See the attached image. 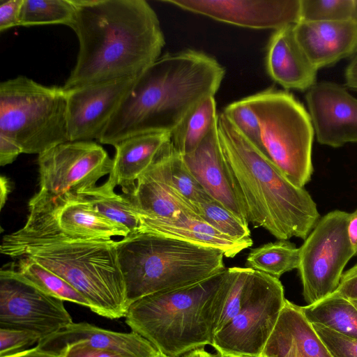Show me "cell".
<instances>
[{"mask_svg":"<svg viewBox=\"0 0 357 357\" xmlns=\"http://www.w3.org/2000/svg\"><path fill=\"white\" fill-rule=\"evenodd\" d=\"M234 268V280L219 320L216 333L221 330L238 314L242 306L245 284L252 268L248 267Z\"/></svg>","mask_w":357,"mask_h":357,"instance_id":"e575fe53","label":"cell"},{"mask_svg":"<svg viewBox=\"0 0 357 357\" xmlns=\"http://www.w3.org/2000/svg\"><path fill=\"white\" fill-rule=\"evenodd\" d=\"M234 273L227 268L195 284L142 297L128 305L126 323L168 357L211 345Z\"/></svg>","mask_w":357,"mask_h":357,"instance_id":"5b68a950","label":"cell"},{"mask_svg":"<svg viewBox=\"0 0 357 357\" xmlns=\"http://www.w3.org/2000/svg\"><path fill=\"white\" fill-rule=\"evenodd\" d=\"M345 83L348 87L357 91V53L346 69Z\"/></svg>","mask_w":357,"mask_h":357,"instance_id":"ee69618b","label":"cell"},{"mask_svg":"<svg viewBox=\"0 0 357 357\" xmlns=\"http://www.w3.org/2000/svg\"><path fill=\"white\" fill-rule=\"evenodd\" d=\"M6 357H64V353L58 354L48 351L36 346L33 348L28 349Z\"/></svg>","mask_w":357,"mask_h":357,"instance_id":"7bdbcfd3","label":"cell"},{"mask_svg":"<svg viewBox=\"0 0 357 357\" xmlns=\"http://www.w3.org/2000/svg\"><path fill=\"white\" fill-rule=\"evenodd\" d=\"M357 24V0H301V20Z\"/></svg>","mask_w":357,"mask_h":357,"instance_id":"1f68e13d","label":"cell"},{"mask_svg":"<svg viewBox=\"0 0 357 357\" xmlns=\"http://www.w3.org/2000/svg\"><path fill=\"white\" fill-rule=\"evenodd\" d=\"M48 209L58 227L63 233L84 238H111L125 237L129 231L98 211L85 197L72 199L59 206L29 203Z\"/></svg>","mask_w":357,"mask_h":357,"instance_id":"cb8c5ba5","label":"cell"},{"mask_svg":"<svg viewBox=\"0 0 357 357\" xmlns=\"http://www.w3.org/2000/svg\"><path fill=\"white\" fill-rule=\"evenodd\" d=\"M128 305L146 296L195 284L225 270L216 249L138 232L117 241Z\"/></svg>","mask_w":357,"mask_h":357,"instance_id":"8992f818","label":"cell"},{"mask_svg":"<svg viewBox=\"0 0 357 357\" xmlns=\"http://www.w3.org/2000/svg\"><path fill=\"white\" fill-rule=\"evenodd\" d=\"M182 156L190 172L208 195L246 221L227 174L217 124L193 151Z\"/></svg>","mask_w":357,"mask_h":357,"instance_id":"44dd1931","label":"cell"},{"mask_svg":"<svg viewBox=\"0 0 357 357\" xmlns=\"http://www.w3.org/2000/svg\"><path fill=\"white\" fill-rule=\"evenodd\" d=\"M112 167L107 183L121 185L126 193L135 186L138 178L172 147L171 133L150 132L126 139L116 145Z\"/></svg>","mask_w":357,"mask_h":357,"instance_id":"ffe728a7","label":"cell"},{"mask_svg":"<svg viewBox=\"0 0 357 357\" xmlns=\"http://www.w3.org/2000/svg\"><path fill=\"white\" fill-rule=\"evenodd\" d=\"M305 99L319 143L337 148L357 142V98L335 83L321 82Z\"/></svg>","mask_w":357,"mask_h":357,"instance_id":"9a60e30c","label":"cell"},{"mask_svg":"<svg viewBox=\"0 0 357 357\" xmlns=\"http://www.w3.org/2000/svg\"><path fill=\"white\" fill-rule=\"evenodd\" d=\"M222 113L245 138L266 155L259 120L247 97L228 105Z\"/></svg>","mask_w":357,"mask_h":357,"instance_id":"836d02e7","label":"cell"},{"mask_svg":"<svg viewBox=\"0 0 357 357\" xmlns=\"http://www.w3.org/2000/svg\"><path fill=\"white\" fill-rule=\"evenodd\" d=\"M195 205L200 218L221 233L235 239L250 237L248 222L213 199Z\"/></svg>","mask_w":357,"mask_h":357,"instance_id":"d6a6232c","label":"cell"},{"mask_svg":"<svg viewBox=\"0 0 357 357\" xmlns=\"http://www.w3.org/2000/svg\"><path fill=\"white\" fill-rule=\"evenodd\" d=\"M349 218L343 211L328 213L299 248L298 270L307 305L336 291L346 264L354 256L347 234Z\"/></svg>","mask_w":357,"mask_h":357,"instance_id":"8fae6325","label":"cell"},{"mask_svg":"<svg viewBox=\"0 0 357 357\" xmlns=\"http://www.w3.org/2000/svg\"><path fill=\"white\" fill-rule=\"evenodd\" d=\"M72 323L63 301L45 292L11 266L1 269L0 328L31 331L44 338Z\"/></svg>","mask_w":357,"mask_h":357,"instance_id":"7c38bea8","label":"cell"},{"mask_svg":"<svg viewBox=\"0 0 357 357\" xmlns=\"http://www.w3.org/2000/svg\"><path fill=\"white\" fill-rule=\"evenodd\" d=\"M154 357H168V356H167L164 354L159 351V353L157 355H155Z\"/></svg>","mask_w":357,"mask_h":357,"instance_id":"7dc6e473","label":"cell"},{"mask_svg":"<svg viewBox=\"0 0 357 357\" xmlns=\"http://www.w3.org/2000/svg\"><path fill=\"white\" fill-rule=\"evenodd\" d=\"M40 190L29 202L59 206L84 197L109 174L112 160L92 141H69L38 155Z\"/></svg>","mask_w":357,"mask_h":357,"instance_id":"30bf717a","label":"cell"},{"mask_svg":"<svg viewBox=\"0 0 357 357\" xmlns=\"http://www.w3.org/2000/svg\"><path fill=\"white\" fill-rule=\"evenodd\" d=\"M29 207L26 224L3 237L1 252L14 259L28 257L55 273L88 301L93 312L112 319L125 317L128 303L117 241L69 236L48 209Z\"/></svg>","mask_w":357,"mask_h":357,"instance_id":"7a4b0ae2","label":"cell"},{"mask_svg":"<svg viewBox=\"0 0 357 357\" xmlns=\"http://www.w3.org/2000/svg\"><path fill=\"white\" fill-rule=\"evenodd\" d=\"M215 96H209L195 106L171 132L174 150L181 155L193 151L217 124Z\"/></svg>","mask_w":357,"mask_h":357,"instance_id":"484cf974","label":"cell"},{"mask_svg":"<svg viewBox=\"0 0 357 357\" xmlns=\"http://www.w3.org/2000/svg\"><path fill=\"white\" fill-rule=\"evenodd\" d=\"M179 357H215V355L206 351L204 347H201L187 352Z\"/></svg>","mask_w":357,"mask_h":357,"instance_id":"bcb514c9","label":"cell"},{"mask_svg":"<svg viewBox=\"0 0 357 357\" xmlns=\"http://www.w3.org/2000/svg\"><path fill=\"white\" fill-rule=\"evenodd\" d=\"M24 0L0 1V31L20 26V16Z\"/></svg>","mask_w":357,"mask_h":357,"instance_id":"74e56055","label":"cell"},{"mask_svg":"<svg viewBox=\"0 0 357 357\" xmlns=\"http://www.w3.org/2000/svg\"><path fill=\"white\" fill-rule=\"evenodd\" d=\"M75 12L73 0H24L20 26L65 24L69 26Z\"/></svg>","mask_w":357,"mask_h":357,"instance_id":"4dcf8cb0","label":"cell"},{"mask_svg":"<svg viewBox=\"0 0 357 357\" xmlns=\"http://www.w3.org/2000/svg\"><path fill=\"white\" fill-rule=\"evenodd\" d=\"M38 333L22 329L0 328V357H6L38 344L42 339Z\"/></svg>","mask_w":357,"mask_h":357,"instance_id":"d590c367","label":"cell"},{"mask_svg":"<svg viewBox=\"0 0 357 357\" xmlns=\"http://www.w3.org/2000/svg\"><path fill=\"white\" fill-rule=\"evenodd\" d=\"M84 197L104 216L126 227L129 234L140 231L139 215L129 199L115 193L107 182L86 192Z\"/></svg>","mask_w":357,"mask_h":357,"instance_id":"f1b7e54d","label":"cell"},{"mask_svg":"<svg viewBox=\"0 0 357 357\" xmlns=\"http://www.w3.org/2000/svg\"><path fill=\"white\" fill-rule=\"evenodd\" d=\"M10 192L9 181L6 177L1 176L0 178V205L2 209L6 204L8 194Z\"/></svg>","mask_w":357,"mask_h":357,"instance_id":"f6af8a7d","label":"cell"},{"mask_svg":"<svg viewBox=\"0 0 357 357\" xmlns=\"http://www.w3.org/2000/svg\"><path fill=\"white\" fill-rule=\"evenodd\" d=\"M213 20L254 29L295 25L301 20V0H161Z\"/></svg>","mask_w":357,"mask_h":357,"instance_id":"4fadbf2b","label":"cell"},{"mask_svg":"<svg viewBox=\"0 0 357 357\" xmlns=\"http://www.w3.org/2000/svg\"><path fill=\"white\" fill-rule=\"evenodd\" d=\"M126 197L141 217L174 219L186 214L201 218L193 202L173 189L150 168L138 178Z\"/></svg>","mask_w":357,"mask_h":357,"instance_id":"603a6c76","label":"cell"},{"mask_svg":"<svg viewBox=\"0 0 357 357\" xmlns=\"http://www.w3.org/2000/svg\"><path fill=\"white\" fill-rule=\"evenodd\" d=\"M285 301L278 278L252 269L240 311L214 335L215 357H261Z\"/></svg>","mask_w":357,"mask_h":357,"instance_id":"9c48e42d","label":"cell"},{"mask_svg":"<svg viewBox=\"0 0 357 357\" xmlns=\"http://www.w3.org/2000/svg\"><path fill=\"white\" fill-rule=\"evenodd\" d=\"M247 98L258 118L266 155L290 182L303 188L314 171L310 114L292 94L273 88Z\"/></svg>","mask_w":357,"mask_h":357,"instance_id":"ba28073f","label":"cell"},{"mask_svg":"<svg viewBox=\"0 0 357 357\" xmlns=\"http://www.w3.org/2000/svg\"><path fill=\"white\" fill-rule=\"evenodd\" d=\"M217 128L227 174L248 224L278 240H305L320 219L311 195L290 182L222 112Z\"/></svg>","mask_w":357,"mask_h":357,"instance_id":"277c9868","label":"cell"},{"mask_svg":"<svg viewBox=\"0 0 357 357\" xmlns=\"http://www.w3.org/2000/svg\"><path fill=\"white\" fill-rule=\"evenodd\" d=\"M294 33L317 70L357 53V24L352 22L301 20Z\"/></svg>","mask_w":357,"mask_h":357,"instance_id":"e0dca14e","label":"cell"},{"mask_svg":"<svg viewBox=\"0 0 357 357\" xmlns=\"http://www.w3.org/2000/svg\"><path fill=\"white\" fill-rule=\"evenodd\" d=\"M312 325L332 357H357V338L340 334L319 324Z\"/></svg>","mask_w":357,"mask_h":357,"instance_id":"8d00e7d4","label":"cell"},{"mask_svg":"<svg viewBox=\"0 0 357 357\" xmlns=\"http://www.w3.org/2000/svg\"><path fill=\"white\" fill-rule=\"evenodd\" d=\"M357 308V301H351Z\"/></svg>","mask_w":357,"mask_h":357,"instance_id":"c3c4849f","label":"cell"},{"mask_svg":"<svg viewBox=\"0 0 357 357\" xmlns=\"http://www.w3.org/2000/svg\"><path fill=\"white\" fill-rule=\"evenodd\" d=\"M347 234L354 256L357 255V209L349 213Z\"/></svg>","mask_w":357,"mask_h":357,"instance_id":"b9f144b4","label":"cell"},{"mask_svg":"<svg viewBox=\"0 0 357 357\" xmlns=\"http://www.w3.org/2000/svg\"><path fill=\"white\" fill-rule=\"evenodd\" d=\"M301 310L310 324L357 338V308L336 291L317 303L301 306Z\"/></svg>","mask_w":357,"mask_h":357,"instance_id":"d4e9b609","label":"cell"},{"mask_svg":"<svg viewBox=\"0 0 357 357\" xmlns=\"http://www.w3.org/2000/svg\"><path fill=\"white\" fill-rule=\"evenodd\" d=\"M69 26L79 41L76 63L63 88L136 79L160 56L165 40L145 0H73Z\"/></svg>","mask_w":357,"mask_h":357,"instance_id":"6da1fadb","label":"cell"},{"mask_svg":"<svg viewBox=\"0 0 357 357\" xmlns=\"http://www.w3.org/2000/svg\"><path fill=\"white\" fill-rule=\"evenodd\" d=\"M225 75L215 59L200 51L160 56L134 80L99 142L114 146L138 135L171 133L199 102L215 96Z\"/></svg>","mask_w":357,"mask_h":357,"instance_id":"3957f363","label":"cell"},{"mask_svg":"<svg viewBox=\"0 0 357 357\" xmlns=\"http://www.w3.org/2000/svg\"><path fill=\"white\" fill-rule=\"evenodd\" d=\"M158 176L195 204L213 199L188 168L183 156L171 149L150 167Z\"/></svg>","mask_w":357,"mask_h":357,"instance_id":"4316f807","label":"cell"},{"mask_svg":"<svg viewBox=\"0 0 357 357\" xmlns=\"http://www.w3.org/2000/svg\"><path fill=\"white\" fill-rule=\"evenodd\" d=\"M139 217V232L177 238L197 245L220 250L224 256L234 257L252 245L250 237L235 239L211 226L201 218L183 214L174 219Z\"/></svg>","mask_w":357,"mask_h":357,"instance_id":"7402d4cb","label":"cell"},{"mask_svg":"<svg viewBox=\"0 0 357 357\" xmlns=\"http://www.w3.org/2000/svg\"><path fill=\"white\" fill-rule=\"evenodd\" d=\"M266 68L270 77L286 89L308 91L316 84L317 70L298 45L294 25L275 30L271 35Z\"/></svg>","mask_w":357,"mask_h":357,"instance_id":"d6986e66","label":"cell"},{"mask_svg":"<svg viewBox=\"0 0 357 357\" xmlns=\"http://www.w3.org/2000/svg\"><path fill=\"white\" fill-rule=\"evenodd\" d=\"M22 153L20 147L4 136L0 135V165L4 166L13 162Z\"/></svg>","mask_w":357,"mask_h":357,"instance_id":"60d3db41","label":"cell"},{"mask_svg":"<svg viewBox=\"0 0 357 357\" xmlns=\"http://www.w3.org/2000/svg\"><path fill=\"white\" fill-rule=\"evenodd\" d=\"M79 342L130 357H154L159 353L155 346L135 332H115L86 322H73L41 339L36 346L45 351L63 354L68 346Z\"/></svg>","mask_w":357,"mask_h":357,"instance_id":"2e32d148","label":"cell"},{"mask_svg":"<svg viewBox=\"0 0 357 357\" xmlns=\"http://www.w3.org/2000/svg\"><path fill=\"white\" fill-rule=\"evenodd\" d=\"M335 291L350 301H357V264L343 273Z\"/></svg>","mask_w":357,"mask_h":357,"instance_id":"ab89813d","label":"cell"},{"mask_svg":"<svg viewBox=\"0 0 357 357\" xmlns=\"http://www.w3.org/2000/svg\"><path fill=\"white\" fill-rule=\"evenodd\" d=\"M64 357H130L123 354L98 349L84 342H76L68 346L64 351Z\"/></svg>","mask_w":357,"mask_h":357,"instance_id":"f35d334b","label":"cell"},{"mask_svg":"<svg viewBox=\"0 0 357 357\" xmlns=\"http://www.w3.org/2000/svg\"><path fill=\"white\" fill-rule=\"evenodd\" d=\"M15 269L48 294L90 309L88 301L63 279L28 257L17 258Z\"/></svg>","mask_w":357,"mask_h":357,"instance_id":"f546056e","label":"cell"},{"mask_svg":"<svg viewBox=\"0 0 357 357\" xmlns=\"http://www.w3.org/2000/svg\"><path fill=\"white\" fill-rule=\"evenodd\" d=\"M299 261L300 248L287 240H278L252 250L246 265L279 279L284 273L298 269Z\"/></svg>","mask_w":357,"mask_h":357,"instance_id":"83f0119b","label":"cell"},{"mask_svg":"<svg viewBox=\"0 0 357 357\" xmlns=\"http://www.w3.org/2000/svg\"><path fill=\"white\" fill-rule=\"evenodd\" d=\"M0 135L22 153L40 154L69 142L67 93L25 76L0 83Z\"/></svg>","mask_w":357,"mask_h":357,"instance_id":"52a82bcc","label":"cell"},{"mask_svg":"<svg viewBox=\"0 0 357 357\" xmlns=\"http://www.w3.org/2000/svg\"><path fill=\"white\" fill-rule=\"evenodd\" d=\"M135 79L113 80L66 91L70 141L98 140Z\"/></svg>","mask_w":357,"mask_h":357,"instance_id":"5bb4252c","label":"cell"},{"mask_svg":"<svg viewBox=\"0 0 357 357\" xmlns=\"http://www.w3.org/2000/svg\"><path fill=\"white\" fill-rule=\"evenodd\" d=\"M261 357H332L301 306L286 299Z\"/></svg>","mask_w":357,"mask_h":357,"instance_id":"ac0fdd59","label":"cell"}]
</instances>
